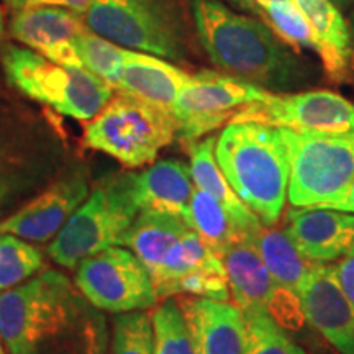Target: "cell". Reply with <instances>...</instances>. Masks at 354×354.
<instances>
[{
    "mask_svg": "<svg viewBox=\"0 0 354 354\" xmlns=\"http://www.w3.org/2000/svg\"><path fill=\"white\" fill-rule=\"evenodd\" d=\"M248 2H253V3H258V6H263V3H268V2H277V0H248Z\"/></svg>",
    "mask_w": 354,
    "mask_h": 354,
    "instance_id": "obj_39",
    "label": "cell"
},
{
    "mask_svg": "<svg viewBox=\"0 0 354 354\" xmlns=\"http://www.w3.org/2000/svg\"><path fill=\"white\" fill-rule=\"evenodd\" d=\"M243 315L248 326L246 354H307L269 310H254Z\"/></svg>",
    "mask_w": 354,
    "mask_h": 354,
    "instance_id": "obj_27",
    "label": "cell"
},
{
    "mask_svg": "<svg viewBox=\"0 0 354 354\" xmlns=\"http://www.w3.org/2000/svg\"><path fill=\"white\" fill-rule=\"evenodd\" d=\"M238 2H243V3H248V0H238Z\"/></svg>",
    "mask_w": 354,
    "mask_h": 354,
    "instance_id": "obj_41",
    "label": "cell"
},
{
    "mask_svg": "<svg viewBox=\"0 0 354 354\" xmlns=\"http://www.w3.org/2000/svg\"><path fill=\"white\" fill-rule=\"evenodd\" d=\"M282 41L317 53V37L308 17L295 0H277L259 6Z\"/></svg>",
    "mask_w": 354,
    "mask_h": 354,
    "instance_id": "obj_28",
    "label": "cell"
},
{
    "mask_svg": "<svg viewBox=\"0 0 354 354\" xmlns=\"http://www.w3.org/2000/svg\"><path fill=\"white\" fill-rule=\"evenodd\" d=\"M0 336L12 354H109L107 320L59 271L0 295Z\"/></svg>",
    "mask_w": 354,
    "mask_h": 354,
    "instance_id": "obj_1",
    "label": "cell"
},
{
    "mask_svg": "<svg viewBox=\"0 0 354 354\" xmlns=\"http://www.w3.org/2000/svg\"><path fill=\"white\" fill-rule=\"evenodd\" d=\"M3 32H6V20H3L2 8H0V39H2V37H3Z\"/></svg>",
    "mask_w": 354,
    "mask_h": 354,
    "instance_id": "obj_38",
    "label": "cell"
},
{
    "mask_svg": "<svg viewBox=\"0 0 354 354\" xmlns=\"http://www.w3.org/2000/svg\"><path fill=\"white\" fill-rule=\"evenodd\" d=\"M84 20L88 30L127 50L167 61L187 57V28L177 0H95Z\"/></svg>",
    "mask_w": 354,
    "mask_h": 354,
    "instance_id": "obj_4",
    "label": "cell"
},
{
    "mask_svg": "<svg viewBox=\"0 0 354 354\" xmlns=\"http://www.w3.org/2000/svg\"><path fill=\"white\" fill-rule=\"evenodd\" d=\"M308 17L317 37V55L333 82L346 81L353 64L349 25L331 0H295Z\"/></svg>",
    "mask_w": 354,
    "mask_h": 354,
    "instance_id": "obj_20",
    "label": "cell"
},
{
    "mask_svg": "<svg viewBox=\"0 0 354 354\" xmlns=\"http://www.w3.org/2000/svg\"><path fill=\"white\" fill-rule=\"evenodd\" d=\"M76 51L82 68L104 79L115 88L125 63L127 48L118 46L87 28L76 39Z\"/></svg>",
    "mask_w": 354,
    "mask_h": 354,
    "instance_id": "obj_26",
    "label": "cell"
},
{
    "mask_svg": "<svg viewBox=\"0 0 354 354\" xmlns=\"http://www.w3.org/2000/svg\"><path fill=\"white\" fill-rule=\"evenodd\" d=\"M3 196H6V190H3L2 185H0V201H2Z\"/></svg>",
    "mask_w": 354,
    "mask_h": 354,
    "instance_id": "obj_40",
    "label": "cell"
},
{
    "mask_svg": "<svg viewBox=\"0 0 354 354\" xmlns=\"http://www.w3.org/2000/svg\"><path fill=\"white\" fill-rule=\"evenodd\" d=\"M43 266L41 253L15 234L0 233V290L33 276Z\"/></svg>",
    "mask_w": 354,
    "mask_h": 354,
    "instance_id": "obj_30",
    "label": "cell"
},
{
    "mask_svg": "<svg viewBox=\"0 0 354 354\" xmlns=\"http://www.w3.org/2000/svg\"><path fill=\"white\" fill-rule=\"evenodd\" d=\"M77 266V289L95 308L118 315L151 308L159 300L148 269L123 248L109 246Z\"/></svg>",
    "mask_w": 354,
    "mask_h": 354,
    "instance_id": "obj_10",
    "label": "cell"
},
{
    "mask_svg": "<svg viewBox=\"0 0 354 354\" xmlns=\"http://www.w3.org/2000/svg\"><path fill=\"white\" fill-rule=\"evenodd\" d=\"M215 156L228 184L264 227H276L289 190V153L277 128L253 122L227 123Z\"/></svg>",
    "mask_w": 354,
    "mask_h": 354,
    "instance_id": "obj_3",
    "label": "cell"
},
{
    "mask_svg": "<svg viewBox=\"0 0 354 354\" xmlns=\"http://www.w3.org/2000/svg\"><path fill=\"white\" fill-rule=\"evenodd\" d=\"M187 230L190 227L183 215L145 210L133 220L120 245L131 250L153 277L171 248Z\"/></svg>",
    "mask_w": 354,
    "mask_h": 354,
    "instance_id": "obj_21",
    "label": "cell"
},
{
    "mask_svg": "<svg viewBox=\"0 0 354 354\" xmlns=\"http://www.w3.org/2000/svg\"><path fill=\"white\" fill-rule=\"evenodd\" d=\"M153 354H196L187 325L174 300L165 304L151 313Z\"/></svg>",
    "mask_w": 354,
    "mask_h": 354,
    "instance_id": "obj_29",
    "label": "cell"
},
{
    "mask_svg": "<svg viewBox=\"0 0 354 354\" xmlns=\"http://www.w3.org/2000/svg\"><path fill=\"white\" fill-rule=\"evenodd\" d=\"M349 33H351V43H353V50H354V10L351 12V17H349Z\"/></svg>",
    "mask_w": 354,
    "mask_h": 354,
    "instance_id": "obj_36",
    "label": "cell"
},
{
    "mask_svg": "<svg viewBox=\"0 0 354 354\" xmlns=\"http://www.w3.org/2000/svg\"><path fill=\"white\" fill-rule=\"evenodd\" d=\"M295 297L305 320L339 354H354V307L339 282L336 266L313 263Z\"/></svg>",
    "mask_w": 354,
    "mask_h": 354,
    "instance_id": "obj_12",
    "label": "cell"
},
{
    "mask_svg": "<svg viewBox=\"0 0 354 354\" xmlns=\"http://www.w3.org/2000/svg\"><path fill=\"white\" fill-rule=\"evenodd\" d=\"M201 44L212 63L276 94L310 82L308 64L272 32L220 0H189Z\"/></svg>",
    "mask_w": 354,
    "mask_h": 354,
    "instance_id": "obj_2",
    "label": "cell"
},
{
    "mask_svg": "<svg viewBox=\"0 0 354 354\" xmlns=\"http://www.w3.org/2000/svg\"><path fill=\"white\" fill-rule=\"evenodd\" d=\"M271 94L232 74L201 71L189 77L171 109L177 123L176 138L194 143L232 122L238 110Z\"/></svg>",
    "mask_w": 354,
    "mask_h": 354,
    "instance_id": "obj_9",
    "label": "cell"
},
{
    "mask_svg": "<svg viewBox=\"0 0 354 354\" xmlns=\"http://www.w3.org/2000/svg\"><path fill=\"white\" fill-rule=\"evenodd\" d=\"M112 354H153V325L148 313L136 310L115 317Z\"/></svg>",
    "mask_w": 354,
    "mask_h": 354,
    "instance_id": "obj_31",
    "label": "cell"
},
{
    "mask_svg": "<svg viewBox=\"0 0 354 354\" xmlns=\"http://www.w3.org/2000/svg\"><path fill=\"white\" fill-rule=\"evenodd\" d=\"M194 189L190 167L174 159L159 161L143 172H133V198L140 212L153 210L184 216Z\"/></svg>",
    "mask_w": 354,
    "mask_h": 354,
    "instance_id": "obj_19",
    "label": "cell"
},
{
    "mask_svg": "<svg viewBox=\"0 0 354 354\" xmlns=\"http://www.w3.org/2000/svg\"><path fill=\"white\" fill-rule=\"evenodd\" d=\"M289 153L292 207H325L354 177V131L297 133L277 128Z\"/></svg>",
    "mask_w": 354,
    "mask_h": 354,
    "instance_id": "obj_8",
    "label": "cell"
},
{
    "mask_svg": "<svg viewBox=\"0 0 354 354\" xmlns=\"http://www.w3.org/2000/svg\"><path fill=\"white\" fill-rule=\"evenodd\" d=\"M320 209H331V210H338V212H346V214L354 215V177L351 180H349L346 189H344L338 197L326 203L325 207H320Z\"/></svg>",
    "mask_w": 354,
    "mask_h": 354,
    "instance_id": "obj_34",
    "label": "cell"
},
{
    "mask_svg": "<svg viewBox=\"0 0 354 354\" xmlns=\"http://www.w3.org/2000/svg\"><path fill=\"white\" fill-rule=\"evenodd\" d=\"M184 218L190 230H194L218 256L223 254L225 250L241 236H250L243 233L223 203L197 187L194 189Z\"/></svg>",
    "mask_w": 354,
    "mask_h": 354,
    "instance_id": "obj_24",
    "label": "cell"
},
{
    "mask_svg": "<svg viewBox=\"0 0 354 354\" xmlns=\"http://www.w3.org/2000/svg\"><path fill=\"white\" fill-rule=\"evenodd\" d=\"M284 232L310 263L330 264L354 250V215L320 207H294Z\"/></svg>",
    "mask_w": 354,
    "mask_h": 354,
    "instance_id": "obj_14",
    "label": "cell"
},
{
    "mask_svg": "<svg viewBox=\"0 0 354 354\" xmlns=\"http://www.w3.org/2000/svg\"><path fill=\"white\" fill-rule=\"evenodd\" d=\"M254 243L279 292L282 290L295 297L300 281L313 263L305 259L295 250L284 230L263 225L254 234Z\"/></svg>",
    "mask_w": 354,
    "mask_h": 354,
    "instance_id": "obj_25",
    "label": "cell"
},
{
    "mask_svg": "<svg viewBox=\"0 0 354 354\" xmlns=\"http://www.w3.org/2000/svg\"><path fill=\"white\" fill-rule=\"evenodd\" d=\"M215 143L216 136H207L203 140H197L189 143V156H190V176H192L194 184L197 189L205 190L210 196H214L223 207L227 209L238 227L243 233L253 236L263 227L258 216L251 212L246 203L236 196V192L228 184L227 177L221 172L218 161L215 156Z\"/></svg>",
    "mask_w": 354,
    "mask_h": 354,
    "instance_id": "obj_22",
    "label": "cell"
},
{
    "mask_svg": "<svg viewBox=\"0 0 354 354\" xmlns=\"http://www.w3.org/2000/svg\"><path fill=\"white\" fill-rule=\"evenodd\" d=\"M3 2L13 10H24V8L28 7V0H3Z\"/></svg>",
    "mask_w": 354,
    "mask_h": 354,
    "instance_id": "obj_35",
    "label": "cell"
},
{
    "mask_svg": "<svg viewBox=\"0 0 354 354\" xmlns=\"http://www.w3.org/2000/svg\"><path fill=\"white\" fill-rule=\"evenodd\" d=\"M87 194V180L81 172L63 177L15 215L0 221V233H10L33 241L50 240L77 210Z\"/></svg>",
    "mask_w": 354,
    "mask_h": 354,
    "instance_id": "obj_16",
    "label": "cell"
},
{
    "mask_svg": "<svg viewBox=\"0 0 354 354\" xmlns=\"http://www.w3.org/2000/svg\"><path fill=\"white\" fill-rule=\"evenodd\" d=\"M336 271H338L339 282L354 307V250L343 259H339V263L336 264Z\"/></svg>",
    "mask_w": 354,
    "mask_h": 354,
    "instance_id": "obj_32",
    "label": "cell"
},
{
    "mask_svg": "<svg viewBox=\"0 0 354 354\" xmlns=\"http://www.w3.org/2000/svg\"><path fill=\"white\" fill-rule=\"evenodd\" d=\"M172 112L135 97L120 94L92 118L84 130V143L107 153L127 167L153 162L176 138Z\"/></svg>",
    "mask_w": 354,
    "mask_h": 354,
    "instance_id": "obj_6",
    "label": "cell"
},
{
    "mask_svg": "<svg viewBox=\"0 0 354 354\" xmlns=\"http://www.w3.org/2000/svg\"><path fill=\"white\" fill-rule=\"evenodd\" d=\"M190 74L171 64L165 57L127 50L120 79L115 84L120 94H127L159 109L169 110Z\"/></svg>",
    "mask_w": 354,
    "mask_h": 354,
    "instance_id": "obj_18",
    "label": "cell"
},
{
    "mask_svg": "<svg viewBox=\"0 0 354 354\" xmlns=\"http://www.w3.org/2000/svg\"><path fill=\"white\" fill-rule=\"evenodd\" d=\"M232 122H253L297 133H349L354 131V102L323 88L271 94L238 110Z\"/></svg>",
    "mask_w": 354,
    "mask_h": 354,
    "instance_id": "obj_11",
    "label": "cell"
},
{
    "mask_svg": "<svg viewBox=\"0 0 354 354\" xmlns=\"http://www.w3.org/2000/svg\"><path fill=\"white\" fill-rule=\"evenodd\" d=\"M221 266L223 261L220 256L194 230H187L171 248L161 268L151 277L158 299L177 295L179 286L185 279Z\"/></svg>",
    "mask_w": 354,
    "mask_h": 354,
    "instance_id": "obj_23",
    "label": "cell"
},
{
    "mask_svg": "<svg viewBox=\"0 0 354 354\" xmlns=\"http://www.w3.org/2000/svg\"><path fill=\"white\" fill-rule=\"evenodd\" d=\"M131 179L133 172L110 177L77 207L50 246L51 258L57 264L74 268L87 256L120 245L122 236L140 214Z\"/></svg>",
    "mask_w": 354,
    "mask_h": 354,
    "instance_id": "obj_7",
    "label": "cell"
},
{
    "mask_svg": "<svg viewBox=\"0 0 354 354\" xmlns=\"http://www.w3.org/2000/svg\"><path fill=\"white\" fill-rule=\"evenodd\" d=\"M331 2H333L335 6L338 7V8H339V7L343 8V7H348V6H351V3L354 2V0H331Z\"/></svg>",
    "mask_w": 354,
    "mask_h": 354,
    "instance_id": "obj_37",
    "label": "cell"
},
{
    "mask_svg": "<svg viewBox=\"0 0 354 354\" xmlns=\"http://www.w3.org/2000/svg\"><path fill=\"white\" fill-rule=\"evenodd\" d=\"M220 258L236 307L243 313L254 310L271 312L279 289L256 248L254 236H241Z\"/></svg>",
    "mask_w": 354,
    "mask_h": 354,
    "instance_id": "obj_17",
    "label": "cell"
},
{
    "mask_svg": "<svg viewBox=\"0 0 354 354\" xmlns=\"http://www.w3.org/2000/svg\"><path fill=\"white\" fill-rule=\"evenodd\" d=\"M2 64L20 92L76 120H92L113 97V87L91 71L57 64L30 48L8 46Z\"/></svg>",
    "mask_w": 354,
    "mask_h": 354,
    "instance_id": "obj_5",
    "label": "cell"
},
{
    "mask_svg": "<svg viewBox=\"0 0 354 354\" xmlns=\"http://www.w3.org/2000/svg\"><path fill=\"white\" fill-rule=\"evenodd\" d=\"M95 0H28V7H44V6H51V7H63L68 8V10H73L79 13V15H86L88 8L92 7Z\"/></svg>",
    "mask_w": 354,
    "mask_h": 354,
    "instance_id": "obj_33",
    "label": "cell"
},
{
    "mask_svg": "<svg viewBox=\"0 0 354 354\" xmlns=\"http://www.w3.org/2000/svg\"><path fill=\"white\" fill-rule=\"evenodd\" d=\"M84 15L63 7H30L17 10L10 32L30 50L57 64L82 68L76 51V39L87 25Z\"/></svg>",
    "mask_w": 354,
    "mask_h": 354,
    "instance_id": "obj_13",
    "label": "cell"
},
{
    "mask_svg": "<svg viewBox=\"0 0 354 354\" xmlns=\"http://www.w3.org/2000/svg\"><path fill=\"white\" fill-rule=\"evenodd\" d=\"M196 354H246L245 315L227 300L184 297L177 300Z\"/></svg>",
    "mask_w": 354,
    "mask_h": 354,
    "instance_id": "obj_15",
    "label": "cell"
},
{
    "mask_svg": "<svg viewBox=\"0 0 354 354\" xmlns=\"http://www.w3.org/2000/svg\"><path fill=\"white\" fill-rule=\"evenodd\" d=\"M0 354H3V349H2V346H0Z\"/></svg>",
    "mask_w": 354,
    "mask_h": 354,
    "instance_id": "obj_42",
    "label": "cell"
}]
</instances>
